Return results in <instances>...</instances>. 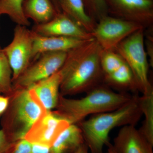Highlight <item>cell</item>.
I'll return each mask as SVG.
<instances>
[{
  "instance_id": "cell-24",
  "label": "cell",
  "mask_w": 153,
  "mask_h": 153,
  "mask_svg": "<svg viewBox=\"0 0 153 153\" xmlns=\"http://www.w3.org/2000/svg\"><path fill=\"white\" fill-rule=\"evenodd\" d=\"M31 143L24 139L16 143L8 153H31Z\"/></svg>"
},
{
  "instance_id": "cell-12",
  "label": "cell",
  "mask_w": 153,
  "mask_h": 153,
  "mask_svg": "<svg viewBox=\"0 0 153 153\" xmlns=\"http://www.w3.org/2000/svg\"><path fill=\"white\" fill-rule=\"evenodd\" d=\"M135 126L122 127L114 140V147L120 153H153V145Z\"/></svg>"
},
{
  "instance_id": "cell-6",
  "label": "cell",
  "mask_w": 153,
  "mask_h": 153,
  "mask_svg": "<svg viewBox=\"0 0 153 153\" xmlns=\"http://www.w3.org/2000/svg\"><path fill=\"white\" fill-rule=\"evenodd\" d=\"M141 29L145 30L136 23L108 15L99 20L91 34L103 50L114 51L122 41Z\"/></svg>"
},
{
  "instance_id": "cell-11",
  "label": "cell",
  "mask_w": 153,
  "mask_h": 153,
  "mask_svg": "<svg viewBox=\"0 0 153 153\" xmlns=\"http://www.w3.org/2000/svg\"><path fill=\"white\" fill-rule=\"evenodd\" d=\"M32 30L36 34L44 36H62L84 40L94 38L90 33L63 12L57 13L47 23L35 25Z\"/></svg>"
},
{
  "instance_id": "cell-29",
  "label": "cell",
  "mask_w": 153,
  "mask_h": 153,
  "mask_svg": "<svg viewBox=\"0 0 153 153\" xmlns=\"http://www.w3.org/2000/svg\"><path fill=\"white\" fill-rule=\"evenodd\" d=\"M88 147L85 143L80 146L74 153H88Z\"/></svg>"
},
{
  "instance_id": "cell-25",
  "label": "cell",
  "mask_w": 153,
  "mask_h": 153,
  "mask_svg": "<svg viewBox=\"0 0 153 153\" xmlns=\"http://www.w3.org/2000/svg\"><path fill=\"white\" fill-rule=\"evenodd\" d=\"M16 143L13 142L2 130H0V153H8Z\"/></svg>"
},
{
  "instance_id": "cell-1",
  "label": "cell",
  "mask_w": 153,
  "mask_h": 153,
  "mask_svg": "<svg viewBox=\"0 0 153 153\" xmlns=\"http://www.w3.org/2000/svg\"><path fill=\"white\" fill-rule=\"evenodd\" d=\"M102 49L94 38L68 52L60 70V94L66 96L87 92L104 83L100 64Z\"/></svg>"
},
{
  "instance_id": "cell-14",
  "label": "cell",
  "mask_w": 153,
  "mask_h": 153,
  "mask_svg": "<svg viewBox=\"0 0 153 153\" xmlns=\"http://www.w3.org/2000/svg\"><path fill=\"white\" fill-rule=\"evenodd\" d=\"M62 80V74L59 69L51 76L28 88L34 91L47 110L51 111L57 106Z\"/></svg>"
},
{
  "instance_id": "cell-21",
  "label": "cell",
  "mask_w": 153,
  "mask_h": 153,
  "mask_svg": "<svg viewBox=\"0 0 153 153\" xmlns=\"http://www.w3.org/2000/svg\"><path fill=\"white\" fill-rule=\"evenodd\" d=\"M13 72L7 58L0 51V93L9 96L13 91L12 85Z\"/></svg>"
},
{
  "instance_id": "cell-7",
  "label": "cell",
  "mask_w": 153,
  "mask_h": 153,
  "mask_svg": "<svg viewBox=\"0 0 153 153\" xmlns=\"http://www.w3.org/2000/svg\"><path fill=\"white\" fill-rule=\"evenodd\" d=\"M68 52H49L39 55L25 71L12 81L13 89L27 88L58 71L63 66Z\"/></svg>"
},
{
  "instance_id": "cell-26",
  "label": "cell",
  "mask_w": 153,
  "mask_h": 153,
  "mask_svg": "<svg viewBox=\"0 0 153 153\" xmlns=\"http://www.w3.org/2000/svg\"><path fill=\"white\" fill-rule=\"evenodd\" d=\"M149 38L145 41V44H146V49L147 55L149 57V63H150L151 66H153V38L152 36H149Z\"/></svg>"
},
{
  "instance_id": "cell-17",
  "label": "cell",
  "mask_w": 153,
  "mask_h": 153,
  "mask_svg": "<svg viewBox=\"0 0 153 153\" xmlns=\"http://www.w3.org/2000/svg\"><path fill=\"white\" fill-rule=\"evenodd\" d=\"M61 12L91 33L97 23L88 15L82 0H58Z\"/></svg>"
},
{
  "instance_id": "cell-27",
  "label": "cell",
  "mask_w": 153,
  "mask_h": 153,
  "mask_svg": "<svg viewBox=\"0 0 153 153\" xmlns=\"http://www.w3.org/2000/svg\"><path fill=\"white\" fill-rule=\"evenodd\" d=\"M31 145V153H50V147L36 143Z\"/></svg>"
},
{
  "instance_id": "cell-28",
  "label": "cell",
  "mask_w": 153,
  "mask_h": 153,
  "mask_svg": "<svg viewBox=\"0 0 153 153\" xmlns=\"http://www.w3.org/2000/svg\"><path fill=\"white\" fill-rule=\"evenodd\" d=\"M9 101V96H0V117L2 116L7 108Z\"/></svg>"
},
{
  "instance_id": "cell-16",
  "label": "cell",
  "mask_w": 153,
  "mask_h": 153,
  "mask_svg": "<svg viewBox=\"0 0 153 153\" xmlns=\"http://www.w3.org/2000/svg\"><path fill=\"white\" fill-rule=\"evenodd\" d=\"M23 7L25 16L35 25L47 23L58 13L51 0H25Z\"/></svg>"
},
{
  "instance_id": "cell-32",
  "label": "cell",
  "mask_w": 153,
  "mask_h": 153,
  "mask_svg": "<svg viewBox=\"0 0 153 153\" xmlns=\"http://www.w3.org/2000/svg\"><path fill=\"white\" fill-rule=\"evenodd\" d=\"M1 49H0V51H1Z\"/></svg>"
},
{
  "instance_id": "cell-5",
  "label": "cell",
  "mask_w": 153,
  "mask_h": 153,
  "mask_svg": "<svg viewBox=\"0 0 153 153\" xmlns=\"http://www.w3.org/2000/svg\"><path fill=\"white\" fill-rule=\"evenodd\" d=\"M114 51L130 68L138 90L143 94L153 91L149 79V64L145 49L144 29L138 30L126 38Z\"/></svg>"
},
{
  "instance_id": "cell-13",
  "label": "cell",
  "mask_w": 153,
  "mask_h": 153,
  "mask_svg": "<svg viewBox=\"0 0 153 153\" xmlns=\"http://www.w3.org/2000/svg\"><path fill=\"white\" fill-rule=\"evenodd\" d=\"M32 33L33 38L32 61L36 60L39 55L43 53L49 52H68L89 41L71 37L42 36L36 34L33 31Z\"/></svg>"
},
{
  "instance_id": "cell-30",
  "label": "cell",
  "mask_w": 153,
  "mask_h": 153,
  "mask_svg": "<svg viewBox=\"0 0 153 153\" xmlns=\"http://www.w3.org/2000/svg\"><path fill=\"white\" fill-rule=\"evenodd\" d=\"M107 146H108V153H120L114 147L112 144L109 143Z\"/></svg>"
},
{
  "instance_id": "cell-3",
  "label": "cell",
  "mask_w": 153,
  "mask_h": 153,
  "mask_svg": "<svg viewBox=\"0 0 153 153\" xmlns=\"http://www.w3.org/2000/svg\"><path fill=\"white\" fill-rule=\"evenodd\" d=\"M138 97L134 96L130 101L118 109L92 115L88 119L76 124L91 153H104L103 148L109 143V134L113 129L135 126L138 122L143 114Z\"/></svg>"
},
{
  "instance_id": "cell-4",
  "label": "cell",
  "mask_w": 153,
  "mask_h": 153,
  "mask_svg": "<svg viewBox=\"0 0 153 153\" xmlns=\"http://www.w3.org/2000/svg\"><path fill=\"white\" fill-rule=\"evenodd\" d=\"M8 105L2 116L1 126L13 142L25 139L34 123L47 110L31 88L15 89L9 96Z\"/></svg>"
},
{
  "instance_id": "cell-31",
  "label": "cell",
  "mask_w": 153,
  "mask_h": 153,
  "mask_svg": "<svg viewBox=\"0 0 153 153\" xmlns=\"http://www.w3.org/2000/svg\"><path fill=\"white\" fill-rule=\"evenodd\" d=\"M51 1H52V3L55 6V9H56L57 13H61V11L60 9V6H59L58 0H51Z\"/></svg>"
},
{
  "instance_id": "cell-15",
  "label": "cell",
  "mask_w": 153,
  "mask_h": 153,
  "mask_svg": "<svg viewBox=\"0 0 153 153\" xmlns=\"http://www.w3.org/2000/svg\"><path fill=\"white\" fill-rule=\"evenodd\" d=\"M82 131L76 124L70 125L50 147V153H74L84 143Z\"/></svg>"
},
{
  "instance_id": "cell-10",
  "label": "cell",
  "mask_w": 153,
  "mask_h": 153,
  "mask_svg": "<svg viewBox=\"0 0 153 153\" xmlns=\"http://www.w3.org/2000/svg\"><path fill=\"white\" fill-rule=\"evenodd\" d=\"M70 125L53 111H47L34 123L26 134L25 139L31 143L51 147L60 134Z\"/></svg>"
},
{
  "instance_id": "cell-8",
  "label": "cell",
  "mask_w": 153,
  "mask_h": 153,
  "mask_svg": "<svg viewBox=\"0 0 153 153\" xmlns=\"http://www.w3.org/2000/svg\"><path fill=\"white\" fill-rule=\"evenodd\" d=\"M33 33L25 26L17 25L12 42L1 49L13 72L12 81L22 74L32 62Z\"/></svg>"
},
{
  "instance_id": "cell-2",
  "label": "cell",
  "mask_w": 153,
  "mask_h": 153,
  "mask_svg": "<svg viewBox=\"0 0 153 153\" xmlns=\"http://www.w3.org/2000/svg\"><path fill=\"white\" fill-rule=\"evenodd\" d=\"M79 99L59 95L53 113L71 124H76L90 115L112 111L131 100L134 96L125 92H114L107 85L97 86Z\"/></svg>"
},
{
  "instance_id": "cell-20",
  "label": "cell",
  "mask_w": 153,
  "mask_h": 153,
  "mask_svg": "<svg viewBox=\"0 0 153 153\" xmlns=\"http://www.w3.org/2000/svg\"><path fill=\"white\" fill-rule=\"evenodd\" d=\"M25 0H0V16L7 15L17 25L27 27L30 26L29 19L23 10Z\"/></svg>"
},
{
  "instance_id": "cell-19",
  "label": "cell",
  "mask_w": 153,
  "mask_h": 153,
  "mask_svg": "<svg viewBox=\"0 0 153 153\" xmlns=\"http://www.w3.org/2000/svg\"><path fill=\"white\" fill-rule=\"evenodd\" d=\"M138 101L142 114L145 116L142 126L139 130L153 145V91L138 96Z\"/></svg>"
},
{
  "instance_id": "cell-18",
  "label": "cell",
  "mask_w": 153,
  "mask_h": 153,
  "mask_svg": "<svg viewBox=\"0 0 153 153\" xmlns=\"http://www.w3.org/2000/svg\"><path fill=\"white\" fill-rule=\"evenodd\" d=\"M104 82L120 90H138L132 72L126 62L116 71L104 76Z\"/></svg>"
},
{
  "instance_id": "cell-22",
  "label": "cell",
  "mask_w": 153,
  "mask_h": 153,
  "mask_svg": "<svg viewBox=\"0 0 153 153\" xmlns=\"http://www.w3.org/2000/svg\"><path fill=\"white\" fill-rule=\"evenodd\" d=\"M125 63L123 58L115 51L102 49L100 64L104 76L116 71Z\"/></svg>"
},
{
  "instance_id": "cell-23",
  "label": "cell",
  "mask_w": 153,
  "mask_h": 153,
  "mask_svg": "<svg viewBox=\"0 0 153 153\" xmlns=\"http://www.w3.org/2000/svg\"><path fill=\"white\" fill-rule=\"evenodd\" d=\"M87 14L94 22L108 15L105 0H82Z\"/></svg>"
},
{
  "instance_id": "cell-9",
  "label": "cell",
  "mask_w": 153,
  "mask_h": 153,
  "mask_svg": "<svg viewBox=\"0 0 153 153\" xmlns=\"http://www.w3.org/2000/svg\"><path fill=\"white\" fill-rule=\"evenodd\" d=\"M111 16L136 23L144 29L153 24V0H105Z\"/></svg>"
}]
</instances>
